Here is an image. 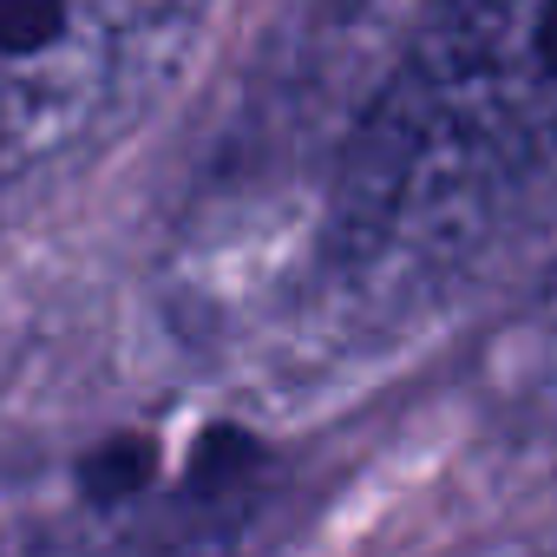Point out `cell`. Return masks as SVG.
<instances>
[{"instance_id": "obj_3", "label": "cell", "mask_w": 557, "mask_h": 557, "mask_svg": "<svg viewBox=\"0 0 557 557\" xmlns=\"http://www.w3.org/2000/svg\"><path fill=\"white\" fill-rule=\"evenodd\" d=\"M243 505L203 492H171L145 505H112L92 531L66 537L53 557H236Z\"/></svg>"}, {"instance_id": "obj_4", "label": "cell", "mask_w": 557, "mask_h": 557, "mask_svg": "<svg viewBox=\"0 0 557 557\" xmlns=\"http://www.w3.org/2000/svg\"><path fill=\"white\" fill-rule=\"evenodd\" d=\"M550 557H557V550H550Z\"/></svg>"}, {"instance_id": "obj_2", "label": "cell", "mask_w": 557, "mask_h": 557, "mask_svg": "<svg viewBox=\"0 0 557 557\" xmlns=\"http://www.w3.org/2000/svg\"><path fill=\"white\" fill-rule=\"evenodd\" d=\"M210 0H0V223L86 177L177 86Z\"/></svg>"}, {"instance_id": "obj_1", "label": "cell", "mask_w": 557, "mask_h": 557, "mask_svg": "<svg viewBox=\"0 0 557 557\" xmlns=\"http://www.w3.org/2000/svg\"><path fill=\"white\" fill-rule=\"evenodd\" d=\"M544 184H557V0H433L355 125L335 243L368 275H420Z\"/></svg>"}]
</instances>
